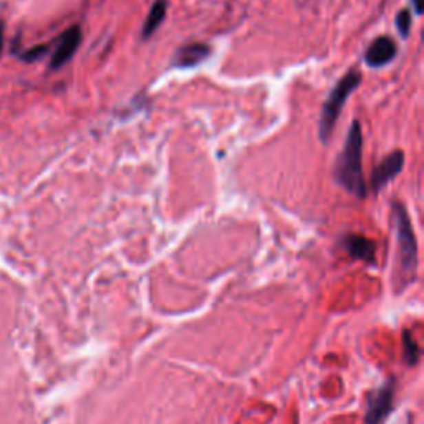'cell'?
Here are the masks:
<instances>
[{
	"mask_svg": "<svg viewBox=\"0 0 424 424\" xmlns=\"http://www.w3.org/2000/svg\"><path fill=\"white\" fill-rule=\"evenodd\" d=\"M363 133L357 120L350 126L348 136L335 162L333 178L343 189L363 199L368 193L363 178Z\"/></svg>",
	"mask_w": 424,
	"mask_h": 424,
	"instance_id": "obj_1",
	"label": "cell"
},
{
	"mask_svg": "<svg viewBox=\"0 0 424 424\" xmlns=\"http://www.w3.org/2000/svg\"><path fill=\"white\" fill-rule=\"evenodd\" d=\"M361 73L352 70L335 85V88L330 92V95L325 101L324 108H321L320 123H318V136L321 142H328L332 136L333 129H335L337 120L340 118L341 108L348 100V96L361 85Z\"/></svg>",
	"mask_w": 424,
	"mask_h": 424,
	"instance_id": "obj_2",
	"label": "cell"
},
{
	"mask_svg": "<svg viewBox=\"0 0 424 424\" xmlns=\"http://www.w3.org/2000/svg\"><path fill=\"white\" fill-rule=\"evenodd\" d=\"M391 219H393L394 234H396L398 259L401 271L405 274H414L416 265H418V244H416L411 219L401 202H393Z\"/></svg>",
	"mask_w": 424,
	"mask_h": 424,
	"instance_id": "obj_3",
	"label": "cell"
},
{
	"mask_svg": "<svg viewBox=\"0 0 424 424\" xmlns=\"http://www.w3.org/2000/svg\"><path fill=\"white\" fill-rule=\"evenodd\" d=\"M403 166H405V154H403V151H393V153L383 159L380 165L373 169V173H371V189H373L374 193H380L383 187L388 186L390 182L401 173Z\"/></svg>",
	"mask_w": 424,
	"mask_h": 424,
	"instance_id": "obj_4",
	"label": "cell"
},
{
	"mask_svg": "<svg viewBox=\"0 0 424 424\" xmlns=\"http://www.w3.org/2000/svg\"><path fill=\"white\" fill-rule=\"evenodd\" d=\"M81 42V28L80 25H73L63 32L59 40V47L52 56L50 68L52 70H59L65 63L70 62V59L78 50Z\"/></svg>",
	"mask_w": 424,
	"mask_h": 424,
	"instance_id": "obj_5",
	"label": "cell"
},
{
	"mask_svg": "<svg viewBox=\"0 0 424 424\" xmlns=\"http://www.w3.org/2000/svg\"><path fill=\"white\" fill-rule=\"evenodd\" d=\"M398 48L393 39L390 36H378L371 42L368 50L365 53V62L371 68H381L388 65L396 56Z\"/></svg>",
	"mask_w": 424,
	"mask_h": 424,
	"instance_id": "obj_6",
	"label": "cell"
},
{
	"mask_svg": "<svg viewBox=\"0 0 424 424\" xmlns=\"http://www.w3.org/2000/svg\"><path fill=\"white\" fill-rule=\"evenodd\" d=\"M393 405V388L383 386L370 398L368 410H366V424H380L386 418Z\"/></svg>",
	"mask_w": 424,
	"mask_h": 424,
	"instance_id": "obj_7",
	"label": "cell"
},
{
	"mask_svg": "<svg viewBox=\"0 0 424 424\" xmlns=\"http://www.w3.org/2000/svg\"><path fill=\"white\" fill-rule=\"evenodd\" d=\"M211 55L209 45L206 43H191L184 45L173 56V65L176 68H193L195 65L202 63Z\"/></svg>",
	"mask_w": 424,
	"mask_h": 424,
	"instance_id": "obj_8",
	"label": "cell"
},
{
	"mask_svg": "<svg viewBox=\"0 0 424 424\" xmlns=\"http://www.w3.org/2000/svg\"><path fill=\"white\" fill-rule=\"evenodd\" d=\"M345 247L353 259L363 260V262H368V264L374 262L377 246H374L373 240L363 237V235L350 234L345 237Z\"/></svg>",
	"mask_w": 424,
	"mask_h": 424,
	"instance_id": "obj_9",
	"label": "cell"
},
{
	"mask_svg": "<svg viewBox=\"0 0 424 424\" xmlns=\"http://www.w3.org/2000/svg\"><path fill=\"white\" fill-rule=\"evenodd\" d=\"M166 17V0H156L151 7L148 17L145 20V25H142L141 36L142 39H149L154 32L158 30V27L161 25L162 20Z\"/></svg>",
	"mask_w": 424,
	"mask_h": 424,
	"instance_id": "obj_10",
	"label": "cell"
},
{
	"mask_svg": "<svg viewBox=\"0 0 424 424\" xmlns=\"http://www.w3.org/2000/svg\"><path fill=\"white\" fill-rule=\"evenodd\" d=\"M396 28L398 32L401 34L403 39H406L407 35H410L411 30V12L407 9H403L398 12L396 15Z\"/></svg>",
	"mask_w": 424,
	"mask_h": 424,
	"instance_id": "obj_11",
	"label": "cell"
},
{
	"mask_svg": "<svg viewBox=\"0 0 424 424\" xmlns=\"http://www.w3.org/2000/svg\"><path fill=\"white\" fill-rule=\"evenodd\" d=\"M405 350L406 360L410 363H416L418 360V346H416L413 338H410V333H405Z\"/></svg>",
	"mask_w": 424,
	"mask_h": 424,
	"instance_id": "obj_12",
	"label": "cell"
},
{
	"mask_svg": "<svg viewBox=\"0 0 424 424\" xmlns=\"http://www.w3.org/2000/svg\"><path fill=\"white\" fill-rule=\"evenodd\" d=\"M47 52H48L47 45H36V47L30 48V50L23 53V60H25V62H35V60L42 59Z\"/></svg>",
	"mask_w": 424,
	"mask_h": 424,
	"instance_id": "obj_13",
	"label": "cell"
},
{
	"mask_svg": "<svg viewBox=\"0 0 424 424\" xmlns=\"http://www.w3.org/2000/svg\"><path fill=\"white\" fill-rule=\"evenodd\" d=\"M411 7H413L414 12L418 15L423 14V2H421V0H411Z\"/></svg>",
	"mask_w": 424,
	"mask_h": 424,
	"instance_id": "obj_14",
	"label": "cell"
},
{
	"mask_svg": "<svg viewBox=\"0 0 424 424\" xmlns=\"http://www.w3.org/2000/svg\"><path fill=\"white\" fill-rule=\"evenodd\" d=\"M2 43H3V36H2V30H0V50H2Z\"/></svg>",
	"mask_w": 424,
	"mask_h": 424,
	"instance_id": "obj_15",
	"label": "cell"
}]
</instances>
